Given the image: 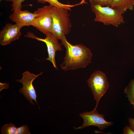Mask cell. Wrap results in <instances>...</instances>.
Segmentation results:
<instances>
[{
  "label": "cell",
  "instance_id": "cell-1",
  "mask_svg": "<svg viewBox=\"0 0 134 134\" xmlns=\"http://www.w3.org/2000/svg\"><path fill=\"white\" fill-rule=\"evenodd\" d=\"M61 40L66 51L64 61L60 65L62 69L67 71L85 68L91 63L92 54L89 48L81 44H70L65 35Z\"/></svg>",
  "mask_w": 134,
  "mask_h": 134
},
{
  "label": "cell",
  "instance_id": "cell-2",
  "mask_svg": "<svg viewBox=\"0 0 134 134\" xmlns=\"http://www.w3.org/2000/svg\"><path fill=\"white\" fill-rule=\"evenodd\" d=\"M67 9L53 6V23L51 33L58 39L68 34L71 27L69 14Z\"/></svg>",
  "mask_w": 134,
  "mask_h": 134
},
{
  "label": "cell",
  "instance_id": "cell-3",
  "mask_svg": "<svg viewBox=\"0 0 134 134\" xmlns=\"http://www.w3.org/2000/svg\"><path fill=\"white\" fill-rule=\"evenodd\" d=\"M96 17L94 21L101 22L107 25H112L116 27L124 23L122 14L120 12L108 6L91 5Z\"/></svg>",
  "mask_w": 134,
  "mask_h": 134
},
{
  "label": "cell",
  "instance_id": "cell-4",
  "mask_svg": "<svg viewBox=\"0 0 134 134\" xmlns=\"http://www.w3.org/2000/svg\"><path fill=\"white\" fill-rule=\"evenodd\" d=\"M87 82L96 101L95 109H96L100 100L109 87L107 78L103 72L98 70L91 74Z\"/></svg>",
  "mask_w": 134,
  "mask_h": 134
},
{
  "label": "cell",
  "instance_id": "cell-5",
  "mask_svg": "<svg viewBox=\"0 0 134 134\" xmlns=\"http://www.w3.org/2000/svg\"><path fill=\"white\" fill-rule=\"evenodd\" d=\"M53 6L50 5L45 6L38 8L34 12L36 15L32 26L45 34L51 33L53 23Z\"/></svg>",
  "mask_w": 134,
  "mask_h": 134
},
{
  "label": "cell",
  "instance_id": "cell-6",
  "mask_svg": "<svg viewBox=\"0 0 134 134\" xmlns=\"http://www.w3.org/2000/svg\"><path fill=\"white\" fill-rule=\"evenodd\" d=\"M96 109H94L91 111L80 113L79 115L83 119V123L81 126L74 129H81L93 126L98 127L101 130L113 125V122L106 121L104 119V116L98 113Z\"/></svg>",
  "mask_w": 134,
  "mask_h": 134
},
{
  "label": "cell",
  "instance_id": "cell-7",
  "mask_svg": "<svg viewBox=\"0 0 134 134\" xmlns=\"http://www.w3.org/2000/svg\"><path fill=\"white\" fill-rule=\"evenodd\" d=\"M42 73L43 72H41L35 75L27 71L22 74L23 76L22 79L16 80L17 81L21 83L23 85L22 88L19 90L20 93L22 94L26 99L33 105L35 104L33 101L34 100L38 106L36 101L37 96L33 85V82L34 80L42 75Z\"/></svg>",
  "mask_w": 134,
  "mask_h": 134
},
{
  "label": "cell",
  "instance_id": "cell-8",
  "mask_svg": "<svg viewBox=\"0 0 134 134\" xmlns=\"http://www.w3.org/2000/svg\"><path fill=\"white\" fill-rule=\"evenodd\" d=\"M46 35L44 38H38L33 33L29 32L25 35L26 37L35 39L38 41L43 42L46 44L48 57L46 60L50 61L54 67L57 68L55 60L56 52L57 51H61L62 49L61 44L58 40L51 33Z\"/></svg>",
  "mask_w": 134,
  "mask_h": 134
},
{
  "label": "cell",
  "instance_id": "cell-9",
  "mask_svg": "<svg viewBox=\"0 0 134 134\" xmlns=\"http://www.w3.org/2000/svg\"><path fill=\"white\" fill-rule=\"evenodd\" d=\"M21 29L16 24H6L0 32V44L6 45L19 39L21 35Z\"/></svg>",
  "mask_w": 134,
  "mask_h": 134
},
{
  "label": "cell",
  "instance_id": "cell-10",
  "mask_svg": "<svg viewBox=\"0 0 134 134\" xmlns=\"http://www.w3.org/2000/svg\"><path fill=\"white\" fill-rule=\"evenodd\" d=\"M36 14L28 10H17L10 14L9 18L11 21L21 28L25 26H32L35 21Z\"/></svg>",
  "mask_w": 134,
  "mask_h": 134
},
{
  "label": "cell",
  "instance_id": "cell-11",
  "mask_svg": "<svg viewBox=\"0 0 134 134\" xmlns=\"http://www.w3.org/2000/svg\"><path fill=\"white\" fill-rule=\"evenodd\" d=\"M110 7L123 14L128 10L133 9L134 0H112Z\"/></svg>",
  "mask_w": 134,
  "mask_h": 134
},
{
  "label": "cell",
  "instance_id": "cell-12",
  "mask_svg": "<svg viewBox=\"0 0 134 134\" xmlns=\"http://www.w3.org/2000/svg\"><path fill=\"white\" fill-rule=\"evenodd\" d=\"M38 3L44 4L48 2L52 6L58 8H64L70 11L71 8L76 6L85 3V0H82L80 3L74 5H70L63 4L59 2L58 0H37Z\"/></svg>",
  "mask_w": 134,
  "mask_h": 134
},
{
  "label": "cell",
  "instance_id": "cell-13",
  "mask_svg": "<svg viewBox=\"0 0 134 134\" xmlns=\"http://www.w3.org/2000/svg\"><path fill=\"white\" fill-rule=\"evenodd\" d=\"M124 94L126 95L130 104L134 107V79L131 80L125 87Z\"/></svg>",
  "mask_w": 134,
  "mask_h": 134
},
{
  "label": "cell",
  "instance_id": "cell-14",
  "mask_svg": "<svg viewBox=\"0 0 134 134\" xmlns=\"http://www.w3.org/2000/svg\"><path fill=\"white\" fill-rule=\"evenodd\" d=\"M17 128L12 123L6 124L1 128V133L2 134H16Z\"/></svg>",
  "mask_w": 134,
  "mask_h": 134
},
{
  "label": "cell",
  "instance_id": "cell-15",
  "mask_svg": "<svg viewBox=\"0 0 134 134\" xmlns=\"http://www.w3.org/2000/svg\"><path fill=\"white\" fill-rule=\"evenodd\" d=\"M91 5H99L102 6L110 7L112 0H89Z\"/></svg>",
  "mask_w": 134,
  "mask_h": 134
},
{
  "label": "cell",
  "instance_id": "cell-16",
  "mask_svg": "<svg viewBox=\"0 0 134 134\" xmlns=\"http://www.w3.org/2000/svg\"><path fill=\"white\" fill-rule=\"evenodd\" d=\"M7 1L12 2L11 5V11H13L21 9L22 7V3L25 0H5Z\"/></svg>",
  "mask_w": 134,
  "mask_h": 134
},
{
  "label": "cell",
  "instance_id": "cell-17",
  "mask_svg": "<svg viewBox=\"0 0 134 134\" xmlns=\"http://www.w3.org/2000/svg\"><path fill=\"white\" fill-rule=\"evenodd\" d=\"M28 126L25 125L18 127L16 134H31Z\"/></svg>",
  "mask_w": 134,
  "mask_h": 134
},
{
  "label": "cell",
  "instance_id": "cell-18",
  "mask_svg": "<svg viewBox=\"0 0 134 134\" xmlns=\"http://www.w3.org/2000/svg\"><path fill=\"white\" fill-rule=\"evenodd\" d=\"M123 130L124 134H134V130L129 126H125L123 128Z\"/></svg>",
  "mask_w": 134,
  "mask_h": 134
},
{
  "label": "cell",
  "instance_id": "cell-19",
  "mask_svg": "<svg viewBox=\"0 0 134 134\" xmlns=\"http://www.w3.org/2000/svg\"><path fill=\"white\" fill-rule=\"evenodd\" d=\"M129 126L134 130V118H128Z\"/></svg>",
  "mask_w": 134,
  "mask_h": 134
},
{
  "label": "cell",
  "instance_id": "cell-20",
  "mask_svg": "<svg viewBox=\"0 0 134 134\" xmlns=\"http://www.w3.org/2000/svg\"><path fill=\"white\" fill-rule=\"evenodd\" d=\"M1 0H0V1Z\"/></svg>",
  "mask_w": 134,
  "mask_h": 134
}]
</instances>
